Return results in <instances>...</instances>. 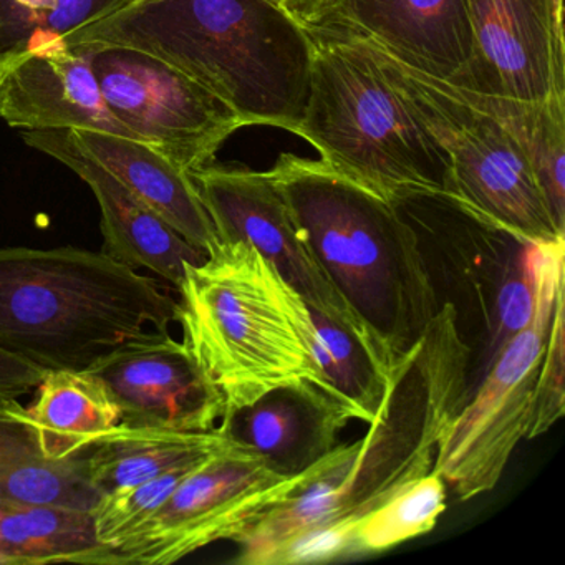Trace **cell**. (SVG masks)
<instances>
[{
	"mask_svg": "<svg viewBox=\"0 0 565 565\" xmlns=\"http://www.w3.org/2000/svg\"><path fill=\"white\" fill-rule=\"evenodd\" d=\"M542 246L544 244H521L518 257L505 269L492 310L484 369L495 359L499 350L525 329L534 317Z\"/></svg>",
	"mask_w": 565,
	"mask_h": 565,
	"instance_id": "cell-28",
	"label": "cell"
},
{
	"mask_svg": "<svg viewBox=\"0 0 565 565\" xmlns=\"http://www.w3.org/2000/svg\"><path fill=\"white\" fill-rule=\"evenodd\" d=\"M118 565L95 531L94 512L0 501V565Z\"/></svg>",
	"mask_w": 565,
	"mask_h": 565,
	"instance_id": "cell-20",
	"label": "cell"
},
{
	"mask_svg": "<svg viewBox=\"0 0 565 565\" xmlns=\"http://www.w3.org/2000/svg\"><path fill=\"white\" fill-rule=\"evenodd\" d=\"M319 24L352 32L406 67L451 85L475 57L466 0H337Z\"/></svg>",
	"mask_w": 565,
	"mask_h": 565,
	"instance_id": "cell-15",
	"label": "cell"
},
{
	"mask_svg": "<svg viewBox=\"0 0 565 565\" xmlns=\"http://www.w3.org/2000/svg\"><path fill=\"white\" fill-rule=\"evenodd\" d=\"M84 45L111 115L188 173L214 163L221 147L246 127L216 95L167 62L137 49Z\"/></svg>",
	"mask_w": 565,
	"mask_h": 565,
	"instance_id": "cell-10",
	"label": "cell"
},
{
	"mask_svg": "<svg viewBox=\"0 0 565 565\" xmlns=\"http://www.w3.org/2000/svg\"><path fill=\"white\" fill-rule=\"evenodd\" d=\"M100 499L90 478L88 449L55 458L45 452L28 406L0 415V501L94 511Z\"/></svg>",
	"mask_w": 565,
	"mask_h": 565,
	"instance_id": "cell-19",
	"label": "cell"
},
{
	"mask_svg": "<svg viewBox=\"0 0 565 565\" xmlns=\"http://www.w3.org/2000/svg\"><path fill=\"white\" fill-rule=\"evenodd\" d=\"M446 488L445 479L429 471L380 504L356 527L352 558L382 554L433 531L446 509Z\"/></svg>",
	"mask_w": 565,
	"mask_h": 565,
	"instance_id": "cell-26",
	"label": "cell"
},
{
	"mask_svg": "<svg viewBox=\"0 0 565 565\" xmlns=\"http://www.w3.org/2000/svg\"><path fill=\"white\" fill-rule=\"evenodd\" d=\"M352 419L339 399L302 382L270 390L224 413L217 428L279 475L297 476L339 445V433Z\"/></svg>",
	"mask_w": 565,
	"mask_h": 565,
	"instance_id": "cell-17",
	"label": "cell"
},
{
	"mask_svg": "<svg viewBox=\"0 0 565 565\" xmlns=\"http://www.w3.org/2000/svg\"><path fill=\"white\" fill-rule=\"evenodd\" d=\"M61 44L153 55L216 95L246 127L294 135L309 98L312 35L274 0H127Z\"/></svg>",
	"mask_w": 565,
	"mask_h": 565,
	"instance_id": "cell-2",
	"label": "cell"
},
{
	"mask_svg": "<svg viewBox=\"0 0 565 565\" xmlns=\"http://www.w3.org/2000/svg\"><path fill=\"white\" fill-rule=\"evenodd\" d=\"M0 118L24 131H104L137 140L108 110L84 44L58 42L0 65Z\"/></svg>",
	"mask_w": 565,
	"mask_h": 565,
	"instance_id": "cell-16",
	"label": "cell"
},
{
	"mask_svg": "<svg viewBox=\"0 0 565 565\" xmlns=\"http://www.w3.org/2000/svg\"><path fill=\"white\" fill-rule=\"evenodd\" d=\"M127 0H0V65L25 52L58 44L75 29Z\"/></svg>",
	"mask_w": 565,
	"mask_h": 565,
	"instance_id": "cell-25",
	"label": "cell"
},
{
	"mask_svg": "<svg viewBox=\"0 0 565 565\" xmlns=\"http://www.w3.org/2000/svg\"><path fill=\"white\" fill-rule=\"evenodd\" d=\"M34 150L71 168L97 198L104 249L130 269H147L180 286L188 264L203 263L206 250L184 239L160 214L138 200L72 137L71 130H32L22 135Z\"/></svg>",
	"mask_w": 565,
	"mask_h": 565,
	"instance_id": "cell-14",
	"label": "cell"
},
{
	"mask_svg": "<svg viewBox=\"0 0 565 565\" xmlns=\"http://www.w3.org/2000/svg\"><path fill=\"white\" fill-rule=\"evenodd\" d=\"M87 370L107 386L120 409V425L203 433L223 418V396L170 332L128 340Z\"/></svg>",
	"mask_w": 565,
	"mask_h": 565,
	"instance_id": "cell-13",
	"label": "cell"
},
{
	"mask_svg": "<svg viewBox=\"0 0 565 565\" xmlns=\"http://www.w3.org/2000/svg\"><path fill=\"white\" fill-rule=\"evenodd\" d=\"M565 413V320L564 296L557 300L547 345L537 376L534 415L529 438L547 433Z\"/></svg>",
	"mask_w": 565,
	"mask_h": 565,
	"instance_id": "cell-29",
	"label": "cell"
},
{
	"mask_svg": "<svg viewBox=\"0 0 565 565\" xmlns=\"http://www.w3.org/2000/svg\"><path fill=\"white\" fill-rule=\"evenodd\" d=\"M191 177L213 221L217 243H246L259 250L310 309L352 327L375 349L310 253L269 171L211 163Z\"/></svg>",
	"mask_w": 565,
	"mask_h": 565,
	"instance_id": "cell-11",
	"label": "cell"
},
{
	"mask_svg": "<svg viewBox=\"0 0 565 565\" xmlns=\"http://www.w3.org/2000/svg\"><path fill=\"white\" fill-rule=\"evenodd\" d=\"M313 350L327 393L339 399L353 419H375L386 392L393 366L352 327L310 309Z\"/></svg>",
	"mask_w": 565,
	"mask_h": 565,
	"instance_id": "cell-24",
	"label": "cell"
},
{
	"mask_svg": "<svg viewBox=\"0 0 565 565\" xmlns=\"http://www.w3.org/2000/svg\"><path fill=\"white\" fill-rule=\"evenodd\" d=\"M366 45L445 150L449 161L445 194L462 213L519 244L565 239L552 221L524 151L492 115L456 85L419 74L370 42Z\"/></svg>",
	"mask_w": 565,
	"mask_h": 565,
	"instance_id": "cell-7",
	"label": "cell"
},
{
	"mask_svg": "<svg viewBox=\"0 0 565 565\" xmlns=\"http://www.w3.org/2000/svg\"><path fill=\"white\" fill-rule=\"evenodd\" d=\"M78 145L184 239L207 254L217 246L213 221L193 177L150 145L104 131L71 130Z\"/></svg>",
	"mask_w": 565,
	"mask_h": 565,
	"instance_id": "cell-18",
	"label": "cell"
},
{
	"mask_svg": "<svg viewBox=\"0 0 565 565\" xmlns=\"http://www.w3.org/2000/svg\"><path fill=\"white\" fill-rule=\"evenodd\" d=\"M459 88V87H458ZM462 94L495 118L524 151L552 221L565 234V97L544 102Z\"/></svg>",
	"mask_w": 565,
	"mask_h": 565,
	"instance_id": "cell-23",
	"label": "cell"
},
{
	"mask_svg": "<svg viewBox=\"0 0 565 565\" xmlns=\"http://www.w3.org/2000/svg\"><path fill=\"white\" fill-rule=\"evenodd\" d=\"M22 409H25V406L15 396L0 395V415L22 412Z\"/></svg>",
	"mask_w": 565,
	"mask_h": 565,
	"instance_id": "cell-32",
	"label": "cell"
},
{
	"mask_svg": "<svg viewBox=\"0 0 565 565\" xmlns=\"http://www.w3.org/2000/svg\"><path fill=\"white\" fill-rule=\"evenodd\" d=\"M45 373L32 363L0 352V395L21 398L38 388Z\"/></svg>",
	"mask_w": 565,
	"mask_h": 565,
	"instance_id": "cell-30",
	"label": "cell"
},
{
	"mask_svg": "<svg viewBox=\"0 0 565 565\" xmlns=\"http://www.w3.org/2000/svg\"><path fill=\"white\" fill-rule=\"evenodd\" d=\"M28 415L41 433L45 452L55 458L87 451L121 423L110 392L90 370H54L38 385Z\"/></svg>",
	"mask_w": 565,
	"mask_h": 565,
	"instance_id": "cell-22",
	"label": "cell"
},
{
	"mask_svg": "<svg viewBox=\"0 0 565 565\" xmlns=\"http://www.w3.org/2000/svg\"><path fill=\"white\" fill-rule=\"evenodd\" d=\"M300 475H279L260 456L233 443L191 471L173 494L115 547L118 565L174 564L207 545L233 542L286 499Z\"/></svg>",
	"mask_w": 565,
	"mask_h": 565,
	"instance_id": "cell-9",
	"label": "cell"
},
{
	"mask_svg": "<svg viewBox=\"0 0 565 565\" xmlns=\"http://www.w3.org/2000/svg\"><path fill=\"white\" fill-rule=\"evenodd\" d=\"M269 174L327 279L395 366L439 310L418 231L395 203L323 161L282 153Z\"/></svg>",
	"mask_w": 565,
	"mask_h": 565,
	"instance_id": "cell-3",
	"label": "cell"
},
{
	"mask_svg": "<svg viewBox=\"0 0 565 565\" xmlns=\"http://www.w3.org/2000/svg\"><path fill=\"white\" fill-rule=\"evenodd\" d=\"M231 445L217 426L211 431L178 433L118 425L88 449V468L92 482L104 495L206 461Z\"/></svg>",
	"mask_w": 565,
	"mask_h": 565,
	"instance_id": "cell-21",
	"label": "cell"
},
{
	"mask_svg": "<svg viewBox=\"0 0 565 565\" xmlns=\"http://www.w3.org/2000/svg\"><path fill=\"white\" fill-rule=\"evenodd\" d=\"M180 303L104 253L0 249V352L45 372L87 370L128 340L170 332Z\"/></svg>",
	"mask_w": 565,
	"mask_h": 565,
	"instance_id": "cell-4",
	"label": "cell"
},
{
	"mask_svg": "<svg viewBox=\"0 0 565 565\" xmlns=\"http://www.w3.org/2000/svg\"><path fill=\"white\" fill-rule=\"evenodd\" d=\"M565 239L542 246L537 306L531 322L486 366L439 439L435 468L459 501L492 491L519 443L529 438L537 376L557 300L564 296Z\"/></svg>",
	"mask_w": 565,
	"mask_h": 565,
	"instance_id": "cell-8",
	"label": "cell"
},
{
	"mask_svg": "<svg viewBox=\"0 0 565 565\" xmlns=\"http://www.w3.org/2000/svg\"><path fill=\"white\" fill-rule=\"evenodd\" d=\"M337 0H287L286 11L307 28L319 24Z\"/></svg>",
	"mask_w": 565,
	"mask_h": 565,
	"instance_id": "cell-31",
	"label": "cell"
},
{
	"mask_svg": "<svg viewBox=\"0 0 565 565\" xmlns=\"http://www.w3.org/2000/svg\"><path fill=\"white\" fill-rule=\"evenodd\" d=\"M178 292L184 345L223 396L224 413L296 383L327 393L309 303L259 250L217 243L203 263L188 264Z\"/></svg>",
	"mask_w": 565,
	"mask_h": 565,
	"instance_id": "cell-5",
	"label": "cell"
},
{
	"mask_svg": "<svg viewBox=\"0 0 565 565\" xmlns=\"http://www.w3.org/2000/svg\"><path fill=\"white\" fill-rule=\"evenodd\" d=\"M475 57L456 87L544 102L565 97L564 0H466Z\"/></svg>",
	"mask_w": 565,
	"mask_h": 565,
	"instance_id": "cell-12",
	"label": "cell"
},
{
	"mask_svg": "<svg viewBox=\"0 0 565 565\" xmlns=\"http://www.w3.org/2000/svg\"><path fill=\"white\" fill-rule=\"evenodd\" d=\"M469 360L456 307L439 306L418 342L393 366L369 431L327 452L286 499L237 535L234 564L352 558L360 522L435 468L439 439L468 399Z\"/></svg>",
	"mask_w": 565,
	"mask_h": 565,
	"instance_id": "cell-1",
	"label": "cell"
},
{
	"mask_svg": "<svg viewBox=\"0 0 565 565\" xmlns=\"http://www.w3.org/2000/svg\"><path fill=\"white\" fill-rule=\"evenodd\" d=\"M309 31V98L294 135L312 145L320 161L392 203L445 193V150L383 74L366 42L333 25Z\"/></svg>",
	"mask_w": 565,
	"mask_h": 565,
	"instance_id": "cell-6",
	"label": "cell"
},
{
	"mask_svg": "<svg viewBox=\"0 0 565 565\" xmlns=\"http://www.w3.org/2000/svg\"><path fill=\"white\" fill-rule=\"evenodd\" d=\"M210 459V458H207ZM204 461L171 469L157 478L127 488L115 489L102 495L94 508L95 531L104 544L117 547L135 529L140 527L184 481L188 475Z\"/></svg>",
	"mask_w": 565,
	"mask_h": 565,
	"instance_id": "cell-27",
	"label": "cell"
}]
</instances>
